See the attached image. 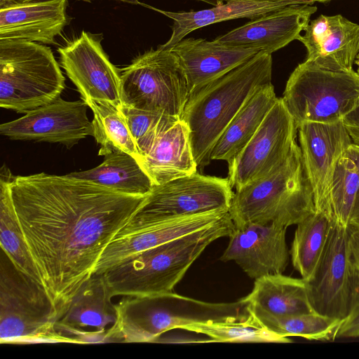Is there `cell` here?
I'll return each mask as SVG.
<instances>
[{"label":"cell","mask_w":359,"mask_h":359,"mask_svg":"<svg viewBox=\"0 0 359 359\" xmlns=\"http://www.w3.org/2000/svg\"><path fill=\"white\" fill-rule=\"evenodd\" d=\"M13 206L57 321L146 196L41 172L10 180Z\"/></svg>","instance_id":"obj_1"},{"label":"cell","mask_w":359,"mask_h":359,"mask_svg":"<svg viewBox=\"0 0 359 359\" xmlns=\"http://www.w3.org/2000/svg\"><path fill=\"white\" fill-rule=\"evenodd\" d=\"M272 55L259 51L252 58L189 94L180 119L187 125L198 167L210 162V153L229 123L261 87L271 83Z\"/></svg>","instance_id":"obj_2"},{"label":"cell","mask_w":359,"mask_h":359,"mask_svg":"<svg viewBox=\"0 0 359 359\" xmlns=\"http://www.w3.org/2000/svg\"><path fill=\"white\" fill-rule=\"evenodd\" d=\"M234 229L228 212L205 228L143 251L110 269L103 274L112 297L173 292L204 250L217 239L229 236Z\"/></svg>","instance_id":"obj_3"},{"label":"cell","mask_w":359,"mask_h":359,"mask_svg":"<svg viewBox=\"0 0 359 359\" xmlns=\"http://www.w3.org/2000/svg\"><path fill=\"white\" fill-rule=\"evenodd\" d=\"M315 211L311 186L297 142L276 170L236 189L229 210L236 228L270 223L287 228Z\"/></svg>","instance_id":"obj_4"},{"label":"cell","mask_w":359,"mask_h":359,"mask_svg":"<svg viewBox=\"0 0 359 359\" xmlns=\"http://www.w3.org/2000/svg\"><path fill=\"white\" fill-rule=\"evenodd\" d=\"M248 304L244 299L212 303L173 292L126 297L116 304L114 324L123 342H151L164 332L195 323L233 322L246 319Z\"/></svg>","instance_id":"obj_5"},{"label":"cell","mask_w":359,"mask_h":359,"mask_svg":"<svg viewBox=\"0 0 359 359\" xmlns=\"http://www.w3.org/2000/svg\"><path fill=\"white\" fill-rule=\"evenodd\" d=\"M65 79L50 48L0 40V106L27 114L57 98Z\"/></svg>","instance_id":"obj_6"},{"label":"cell","mask_w":359,"mask_h":359,"mask_svg":"<svg viewBox=\"0 0 359 359\" xmlns=\"http://www.w3.org/2000/svg\"><path fill=\"white\" fill-rule=\"evenodd\" d=\"M53 304L41 283L20 271L1 250L0 342L67 343L55 329Z\"/></svg>","instance_id":"obj_7"},{"label":"cell","mask_w":359,"mask_h":359,"mask_svg":"<svg viewBox=\"0 0 359 359\" xmlns=\"http://www.w3.org/2000/svg\"><path fill=\"white\" fill-rule=\"evenodd\" d=\"M358 97L356 71L325 69L305 60L290 74L282 99L297 128L304 122L341 121Z\"/></svg>","instance_id":"obj_8"},{"label":"cell","mask_w":359,"mask_h":359,"mask_svg":"<svg viewBox=\"0 0 359 359\" xmlns=\"http://www.w3.org/2000/svg\"><path fill=\"white\" fill-rule=\"evenodd\" d=\"M120 73L122 106L181 117L189 91L170 49L145 51Z\"/></svg>","instance_id":"obj_9"},{"label":"cell","mask_w":359,"mask_h":359,"mask_svg":"<svg viewBox=\"0 0 359 359\" xmlns=\"http://www.w3.org/2000/svg\"><path fill=\"white\" fill-rule=\"evenodd\" d=\"M233 193L228 177L195 172L154 184L129 222L149 225L212 211H229Z\"/></svg>","instance_id":"obj_10"},{"label":"cell","mask_w":359,"mask_h":359,"mask_svg":"<svg viewBox=\"0 0 359 359\" xmlns=\"http://www.w3.org/2000/svg\"><path fill=\"white\" fill-rule=\"evenodd\" d=\"M297 133L292 116L278 98L252 139L228 163L231 187L238 189L276 170L296 143Z\"/></svg>","instance_id":"obj_11"},{"label":"cell","mask_w":359,"mask_h":359,"mask_svg":"<svg viewBox=\"0 0 359 359\" xmlns=\"http://www.w3.org/2000/svg\"><path fill=\"white\" fill-rule=\"evenodd\" d=\"M349 236V226L333 223L316 269L307 280L313 311L341 320L350 309L355 276Z\"/></svg>","instance_id":"obj_12"},{"label":"cell","mask_w":359,"mask_h":359,"mask_svg":"<svg viewBox=\"0 0 359 359\" xmlns=\"http://www.w3.org/2000/svg\"><path fill=\"white\" fill-rule=\"evenodd\" d=\"M102 39L82 31L57 49L60 64L83 100L108 102L121 108V73L104 52Z\"/></svg>","instance_id":"obj_13"},{"label":"cell","mask_w":359,"mask_h":359,"mask_svg":"<svg viewBox=\"0 0 359 359\" xmlns=\"http://www.w3.org/2000/svg\"><path fill=\"white\" fill-rule=\"evenodd\" d=\"M88 107L82 99L70 102L59 97L16 120L2 123L0 133L11 140L60 143L71 148L93 135Z\"/></svg>","instance_id":"obj_14"},{"label":"cell","mask_w":359,"mask_h":359,"mask_svg":"<svg viewBox=\"0 0 359 359\" xmlns=\"http://www.w3.org/2000/svg\"><path fill=\"white\" fill-rule=\"evenodd\" d=\"M297 131L315 209L333 221L330 202L332 175L337 160L353 144L351 138L341 120L330 123L304 122L297 127Z\"/></svg>","instance_id":"obj_15"},{"label":"cell","mask_w":359,"mask_h":359,"mask_svg":"<svg viewBox=\"0 0 359 359\" xmlns=\"http://www.w3.org/2000/svg\"><path fill=\"white\" fill-rule=\"evenodd\" d=\"M286 229L273 223L235 227L220 259L234 261L254 279L283 273L290 255L286 243Z\"/></svg>","instance_id":"obj_16"},{"label":"cell","mask_w":359,"mask_h":359,"mask_svg":"<svg viewBox=\"0 0 359 359\" xmlns=\"http://www.w3.org/2000/svg\"><path fill=\"white\" fill-rule=\"evenodd\" d=\"M140 163L155 185L196 172L189 129L171 116L139 140Z\"/></svg>","instance_id":"obj_17"},{"label":"cell","mask_w":359,"mask_h":359,"mask_svg":"<svg viewBox=\"0 0 359 359\" xmlns=\"http://www.w3.org/2000/svg\"><path fill=\"white\" fill-rule=\"evenodd\" d=\"M228 212L212 211L149 225L128 222L103 252L94 274L104 273L143 251L205 228Z\"/></svg>","instance_id":"obj_18"},{"label":"cell","mask_w":359,"mask_h":359,"mask_svg":"<svg viewBox=\"0 0 359 359\" xmlns=\"http://www.w3.org/2000/svg\"><path fill=\"white\" fill-rule=\"evenodd\" d=\"M299 40L307 51L306 60L321 68L353 70L359 53V25L340 14H321L311 20Z\"/></svg>","instance_id":"obj_19"},{"label":"cell","mask_w":359,"mask_h":359,"mask_svg":"<svg viewBox=\"0 0 359 359\" xmlns=\"http://www.w3.org/2000/svg\"><path fill=\"white\" fill-rule=\"evenodd\" d=\"M317 7L311 4H294L237 27L214 40L234 47L252 48L273 53L297 40L311 20Z\"/></svg>","instance_id":"obj_20"},{"label":"cell","mask_w":359,"mask_h":359,"mask_svg":"<svg viewBox=\"0 0 359 359\" xmlns=\"http://www.w3.org/2000/svg\"><path fill=\"white\" fill-rule=\"evenodd\" d=\"M170 50L179 60L189 94L245 62L259 51L194 38L183 39Z\"/></svg>","instance_id":"obj_21"},{"label":"cell","mask_w":359,"mask_h":359,"mask_svg":"<svg viewBox=\"0 0 359 359\" xmlns=\"http://www.w3.org/2000/svg\"><path fill=\"white\" fill-rule=\"evenodd\" d=\"M68 0L15 3L0 6V40L55 44L68 24Z\"/></svg>","instance_id":"obj_22"},{"label":"cell","mask_w":359,"mask_h":359,"mask_svg":"<svg viewBox=\"0 0 359 359\" xmlns=\"http://www.w3.org/2000/svg\"><path fill=\"white\" fill-rule=\"evenodd\" d=\"M103 273L93 274L80 288L55 329L67 341L75 332H104L116 322V304Z\"/></svg>","instance_id":"obj_23"},{"label":"cell","mask_w":359,"mask_h":359,"mask_svg":"<svg viewBox=\"0 0 359 359\" xmlns=\"http://www.w3.org/2000/svg\"><path fill=\"white\" fill-rule=\"evenodd\" d=\"M226 4L210 8L188 12L163 11L154 7L145 6L158 11L173 20L170 39L159 47L170 49L191 32L203 27L238 18H259L287 5L284 3H271L252 0H227Z\"/></svg>","instance_id":"obj_24"},{"label":"cell","mask_w":359,"mask_h":359,"mask_svg":"<svg viewBox=\"0 0 359 359\" xmlns=\"http://www.w3.org/2000/svg\"><path fill=\"white\" fill-rule=\"evenodd\" d=\"M244 299L250 307L273 316L315 312L309 299L307 280L283 273L255 279L251 292Z\"/></svg>","instance_id":"obj_25"},{"label":"cell","mask_w":359,"mask_h":359,"mask_svg":"<svg viewBox=\"0 0 359 359\" xmlns=\"http://www.w3.org/2000/svg\"><path fill=\"white\" fill-rule=\"evenodd\" d=\"M272 83L259 88L227 126L210 153V160L227 163L236 156L256 133L277 101Z\"/></svg>","instance_id":"obj_26"},{"label":"cell","mask_w":359,"mask_h":359,"mask_svg":"<svg viewBox=\"0 0 359 359\" xmlns=\"http://www.w3.org/2000/svg\"><path fill=\"white\" fill-rule=\"evenodd\" d=\"M104 156L98 166L67 175L128 194L146 196L151 191L154 184L135 157L124 152Z\"/></svg>","instance_id":"obj_27"},{"label":"cell","mask_w":359,"mask_h":359,"mask_svg":"<svg viewBox=\"0 0 359 359\" xmlns=\"http://www.w3.org/2000/svg\"><path fill=\"white\" fill-rule=\"evenodd\" d=\"M12 175L6 165L1 167L0 174L1 248L20 271L41 283L13 206L10 188Z\"/></svg>","instance_id":"obj_28"},{"label":"cell","mask_w":359,"mask_h":359,"mask_svg":"<svg viewBox=\"0 0 359 359\" xmlns=\"http://www.w3.org/2000/svg\"><path fill=\"white\" fill-rule=\"evenodd\" d=\"M334 222L316 210L297 224L290 254L294 268L306 280L316 269Z\"/></svg>","instance_id":"obj_29"},{"label":"cell","mask_w":359,"mask_h":359,"mask_svg":"<svg viewBox=\"0 0 359 359\" xmlns=\"http://www.w3.org/2000/svg\"><path fill=\"white\" fill-rule=\"evenodd\" d=\"M83 101L93 113L92 136L100 144L98 155L124 152L140 162V155L136 142L121 109L108 102Z\"/></svg>","instance_id":"obj_30"},{"label":"cell","mask_w":359,"mask_h":359,"mask_svg":"<svg viewBox=\"0 0 359 359\" xmlns=\"http://www.w3.org/2000/svg\"><path fill=\"white\" fill-rule=\"evenodd\" d=\"M248 311L271 331L284 337H300L309 340L334 341L341 320L316 312L273 316L251 308Z\"/></svg>","instance_id":"obj_31"},{"label":"cell","mask_w":359,"mask_h":359,"mask_svg":"<svg viewBox=\"0 0 359 359\" xmlns=\"http://www.w3.org/2000/svg\"><path fill=\"white\" fill-rule=\"evenodd\" d=\"M359 189V147L351 144L337 160L330 187V213L337 224L348 226Z\"/></svg>","instance_id":"obj_32"},{"label":"cell","mask_w":359,"mask_h":359,"mask_svg":"<svg viewBox=\"0 0 359 359\" xmlns=\"http://www.w3.org/2000/svg\"><path fill=\"white\" fill-rule=\"evenodd\" d=\"M183 330L205 334L211 339L210 341L217 342L290 343L292 341L289 337L269 330L250 312L249 316L243 320L195 323L185 326Z\"/></svg>","instance_id":"obj_33"},{"label":"cell","mask_w":359,"mask_h":359,"mask_svg":"<svg viewBox=\"0 0 359 359\" xmlns=\"http://www.w3.org/2000/svg\"><path fill=\"white\" fill-rule=\"evenodd\" d=\"M120 109L136 143L154 130L162 122L172 116L122 105Z\"/></svg>","instance_id":"obj_34"},{"label":"cell","mask_w":359,"mask_h":359,"mask_svg":"<svg viewBox=\"0 0 359 359\" xmlns=\"http://www.w3.org/2000/svg\"><path fill=\"white\" fill-rule=\"evenodd\" d=\"M357 337H359V273L355 271L350 309L341 322L336 339Z\"/></svg>","instance_id":"obj_35"},{"label":"cell","mask_w":359,"mask_h":359,"mask_svg":"<svg viewBox=\"0 0 359 359\" xmlns=\"http://www.w3.org/2000/svg\"><path fill=\"white\" fill-rule=\"evenodd\" d=\"M353 144L359 147V97L355 107L342 118Z\"/></svg>","instance_id":"obj_36"},{"label":"cell","mask_w":359,"mask_h":359,"mask_svg":"<svg viewBox=\"0 0 359 359\" xmlns=\"http://www.w3.org/2000/svg\"><path fill=\"white\" fill-rule=\"evenodd\" d=\"M349 241L353 263L355 271L359 273V230L350 228Z\"/></svg>","instance_id":"obj_37"},{"label":"cell","mask_w":359,"mask_h":359,"mask_svg":"<svg viewBox=\"0 0 359 359\" xmlns=\"http://www.w3.org/2000/svg\"><path fill=\"white\" fill-rule=\"evenodd\" d=\"M348 226L351 229L359 230V189L355 197Z\"/></svg>","instance_id":"obj_38"},{"label":"cell","mask_w":359,"mask_h":359,"mask_svg":"<svg viewBox=\"0 0 359 359\" xmlns=\"http://www.w3.org/2000/svg\"><path fill=\"white\" fill-rule=\"evenodd\" d=\"M257 1H263V2H271V3H284L289 5L294 4H312L316 2L320 3H326L331 1L332 0H252Z\"/></svg>","instance_id":"obj_39"},{"label":"cell","mask_w":359,"mask_h":359,"mask_svg":"<svg viewBox=\"0 0 359 359\" xmlns=\"http://www.w3.org/2000/svg\"><path fill=\"white\" fill-rule=\"evenodd\" d=\"M46 1V0H0V6L10 4H15V3H27V2H32V1ZM83 1H90L91 0H83ZM120 1L123 2H126L128 4H142L138 0H116Z\"/></svg>","instance_id":"obj_40"},{"label":"cell","mask_w":359,"mask_h":359,"mask_svg":"<svg viewBox=\"0 0 359 359\" xmlns=\"http://www.w3.org/2000/svg\"><path fill=\"white\" fill-rule=\"evenodd\" d=\"M355 64L357 66V70L356 72L358 73L359 74V53L358 55H357V57H356V60H355Z\"/></svg>","instance_id":"obj_41"},{"label":"cell","mask_w":359,"mask_h":359,"mask_svg":"<svg viewBox=\"0 0 359 359\" xmlns=\"http://www.w3.org/2000/svg\"><path fill=\"white\" fill-rule=\"evenodd\" d=\"M194 1L204 2L205 0H194Z\"/></svg>","instance_id":"obj_42"}]
</instances>
